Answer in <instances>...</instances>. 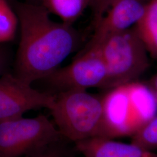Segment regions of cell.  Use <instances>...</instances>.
<instances>
[{
  "label": "cell",
  "instance_id": "obj_2",
  "mask_svg": "<svg viewBox=\"0 0 157 157\" xmlns=\"http://www.w3.org/2000/svg\"><path fill=\"white\" fill-rule=\"evenodd\" d=\"M102 98V137L133 135L157 115V101L147 84L134 81L108 90Z\"/></svg>",
  "mask_w": 157,
  "mask_h": 157
},
{
  "label": "cell",
  "instance_id": "obj_4",
  "mask_svg": "<svg viewBox=\"0 0 157 157\" xmlns=\"http://www.w3.org/2000/svg\"><path fill=\"white\" fill-rule=\"evenodd\" d=\"M95 45L99 46L107 67L104 89L136 81L149 67L148 52L135 26Z\"/></svg>",
  "mask_w": 157,
  "mask_h": 157
},
{
  "label": "cell",
  "instance_id": "obj_6",
  "mask_svg": "<svg viewBox=\"0 0 157 157\" xmlns=\"http://www.w3.org/2000/svg\"><path fill=\"white\" fill-rule=\"evenodd\" d=\"M107 79V67L99 46L86 45L71 63L58 67L43 80L56 94L69 90L104 89Z\"/></svg>",
  "mask_w": 157,
  "mask_h": 157
},
{
  "label": "cell",
  "instance_id": "obj_17",
  "mask_svg": "<svg viewBox=\"0 0 157 157\" xmlns=\"http://www.w3.org/2000/svg\"><path fill=\"white\" fill-rule=\"evenodd\" d=\"M147 85L153 92L157 101V73L152 77Z\"/></svg>",
  "mask_w": 157,
  "mask_h": 157
},
{
  "label": "cell",
  "instance_id": "obj_7",
  "mask_svg": "<svg viewBox=\"0 0 157 157\" xmlns=\"http://www.w3.org/2000/svg\"><path fill=\"white\" fill-rule=\"evenodd\" d=\"M55 98V94L36 90L13 73L7 72L0 77V121L22 117L33 109H50Z\"/></svg>",
  "mask_w": 157,
  "mask_h": 157
},
{
  "label": "cell",
  "instance_id": "obj_14",
  "mask_svg": "<svg viewBox=\"0 0 157 157\" xmlns=\"http://www.w3.org/2000/svg\"><path fill=\"white\" fill-rule=\"evenodd\" d=\"M63 140L47 148L38 154L30 157H75L73 152L65 144Z\"/></svg>",
  "mask_w": 157,
  "mask_h": 157
},
{
  "label": "cell",
  "instance_id": "obj_15",
  "mask_svg": "<svg viewBox=\"0 0 157 157\" xmlns=\"http://www.w3.org/2000/svg\"><path fill=\"white\" fill-rule=\"evenodd\" d=\"M115 1L116 0H91L90 7L93 11V23L94 26L100 21L102 17Z\"/></svg>",
  "mask_w": 157,
  "mask_h": 157
},
{
  "label": "cell",
  "instance_id": "obj_16",
  "mask_svg": "<svg viewBox=\"0 0 157 157\" xmlns=\"http://www.w3.org/2000/svg\"><path fill=\"white\" fill-rule=\"evenodd\" d=\"M12 54L11 50L6 43L0 44V77L7 71L11 62Z\"/></svg>",
  "mask_w": 157,
  "mask_h": 157
},
{
  "label": "cell",
  "instance_id": "obj_1",
  "mask_svg": "<svg viewBox=\"0 0 157 157\" xmlns=\"http://www.w3.org/2000/svg\"><path fill=\"white\" fill-rule=\"evenodd\" d=\"M20 39L13 74L29 84L54 72L75 50L78 35L72 26L57 22L41 6L14 1Z\"/></svg>",
  "mask_w": 157,
  "mask_h": 157
},
{
  "label": "cell",
  "instance_id": "obj_13",
  "mask_svg": "<svg viewBox=\"0 0 157 157\" xmlns=\"http://www.w3.org/2000/svg\"><path fill=\"white\" fill-rule=\"evenodd\" d=\"M132 143L149 151L157 149V115L132 136Z\"/></svg>",
  "mask_w": 157,
  "mask_h": 157
},
{
  "label": "cell",
  "instance_id": "obj_18",
  "mask_svg": "<svg viewBox=\"0 0 157 157\" xmlns=\"http://www.w3.org/2000/svg\"><path fill=\"white\" fill-rule=\"evenodd\" d=\"M147 1H149V0H147Z\"/></svg>",
  "mask_w": 157,
  "mask_h": 157
},
{
  "label": "cell",
  "instance_id": "obj_3",
  "mask_svg": "<svg viewBox=\"0 0 157 157\" xmlns=\"http://www.w3.org/2000/svg\"><path fill=\"white\" fill-rule=\"evenodd\" d=\"M50 109L62 136L74 143L93 137H102V98L84 90H72L55 94Z\"/></svg>",
  "mask_w": 157,
  "mask_h": 157
},
{
  "label": "cell",
  "instance_id": "obj_12",
  "mask_svg": "<svg viewBox=\"0 0 157 157\" xmlns=\"http://www.w3.org/2000/svg\"><path fill=\"white\" fill-rule=\"evenodd\" d=\"M17 26L15 12L7 0H0V44L13 40Z\"/></svg>",
  "mask_w": 157,
  "mask_h": 157
},
{
  "label": "cell",
  "instance_id": "obj_9",
  "mask_svg": "<svg viewBox=\"0 0 157 157\" xmlns=\"http://www.w3.org/2000/svg\"><path fill=\"white\" fill-rule=\"evenodd\" d=\"M84 157H157V153L134 143H124L103 137H93L75 143Z\"/></svg>",
  "mask_w": 157,
  "mask_h": 157
},
{
  "label": "cell",
  "instance_id": "obj_11",
  "mask_svg": "<svg viewBox=\"0 0 157 157\" xmlns=\"http://www.w3.org/2000/svg\"><path fill=\"white\" fill-rule=\"evenodd\" d=\"M148 54L157 59V0H149L145 12L135 26Z\"/></svg>",
  "mask_w": 157,
  "mask_h": 157
},
{
  "label": "cell",
  "instance_id": "obj_8",
  "mask_svg": "<svg viewBox=\"0 0 157 157\" xmlns=\"http://www.w3.org/2000/svg\"><path fill=\"white\" fill-rule=\"evenodd\" d=\"M147 0H116L100 21L87 45L100 44L107 37L135 26L144 15Z\"/></svg>",
  "mask_w": 157,
  "mask_h": 157
},
{
  "label": "cell",
  "instance_id": "obj_5",
  "mask_svg": "<svg viewBox=\"0 0 157 157\" xmlns=\"http://www.w3.org/2000/svg\"><path fill=\"white\" fill-rule=\"evenodd\" d=\"M66 140L44 115L0 121V157H30Z\"/></svg>",
  "mask_w": 157,
  "mask_h": 157
},
{
  "label": "cell",
  "instance_id": "obj_10",
  "mask_svg": "<svg viewBox=\"0 0 157 157\" xmlns=\"http://www.w3.org/2000/svg\"><path fill=\"white\" fill-rule=\"evenodd\" d=\"M32 3L41 6L62 23L72 26L91 6V0H35Z\"/></svg>",
  "mask_w": 157,
  "mask_h": 157
}]
</instances>
